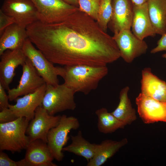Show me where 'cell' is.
I'll return each mask as SVG.
<instances>
[{"label": "cell", "mask_w": 166, "mask_h": 166, "mask_svg": "<svg viewBox=\"0 0 166 166\" xmlns=\"http://www.w3.org/2000/svg\"><path fill=\"white\" fill-rule=\"evenodd\" d=\"M26 29L30 40L53 64L102 66L121 57L113 37L79 9L61 21H38Z\"/></svg>", "instance_id": "6da1fadb"}, {"label": "cell", "mask_w": 166, "mask_h": 166, "mask_svg": "<svg viewBox=\"0 0 166 166\" xmlns=\"http://www.w3.org/2000/svg\"><path fill=\"white\" fill-rule=\"evenodd\" d=\"M62 77L64 84L75 93L85 95L97 87L100 81L108 73L107 66H93L84 65L65 66Z\"/></svg>", "instance_id": "7a4b0ae2"}, {"label": "cell", "mask_w": 166, "mask_h": 166, "mask_svg": "<svg viewBox=\"0 0 166 166\" xmlns=\"http://www.w3.org/2000/svg\"><path fill=\"white\" fill-rule=\"evenodd\" d=\"M30 121L25 117L12 122L0 123V150L12 153L26 149L30 141L26 135Z\"/></svg>", "instance_id": "3957f363"}, {"label": "cell", "mask_w": 166, "mask_h": 166, "mask_svg": "<svg viewBox=\"0 0 166 166\" xmlns=\"http://www.w3.org/2000/svg\"><path fill=\"white\" fill-rule=\"evenodd\" d=\"M75 93L64 84L56 85L46 84L42 105L51 115L66 110H73L76 108L74 98Z\"/></svg>", "instance_id": "277c9868"}, {"label": "cell", "mask_w": 166, "mask_h": 166, "mask_svg": "<svg viewBox=\"0 0 166 166\" xmlns=\"http://www.w3.org/2000/svg\"><path fill=\"white\" fill-rule=\"evenodd\" d=\"M22 49L47 85L59 84L58 76L62 77L63 76V67L55 66L40 50L35 48L28 38L25 41Z\"/></svg>", "instance_id": "5b68a950"}, {"label": "cell", "mask_w": 166, "mask_h": 166, "mask_svg": "<svg viewBox=\"0 0 166 166\" xmlns=\"http://www.w3.org/2000/svg\"><path fill=\"white\" fill-rule=\"evenodd\" d=\"M79 127L77 118L63 115L58 124L49 131L47 136V144L54 159L59 162L63 160L64 155L62 149L69 138V133L71 130H77Z\"/></svg>", "instance_id": "8992f818"}, {"label": "cell", "mask_w": 166, "mask_h": 166, "mask_svg": "<svg viewBox=\"0 0 166 166\" xmlns=\"http://www.w3.org/2000/svg\"><path fill=\"white\" fill-rule=\"evenodd\" d=\"M31 0L37 8L38 21L45 23L61 21L79 9L62 0Z\"/></svg>", "instance_id": "52a82bcc"}, {"label": "cell", "mask_w": 166, "mask_h": 166, "mask_svg": "<svg viewBox=\"0 0 166 166\" xmlns=\"http://www.w3.org/2000/svg\"><path fill=\"white\" fill-rule=\"evenodd\" d=\"M119 50L120 57L127 63L145 54L148 47L144 41L136 36L130 29H124L113 36Z\"/></svg>", "instance_id": "ba28073f"}, {"label": "cell", "mask_w": 166, "mask_h": 166, "mask_svg": "<svg viewBox=\"0 0 166 166\" xmlns=\"http://www.w3.org/2000/svg\"><path fill=\"white\" fill-rule=\"evenodd\" d=\"M1 10L15 23L26 28L38 21L37 8L31 0H5Z\"/></svg>", "instance_id": "9c48e42d"}, {"label": "cell", "mask_w": 166, "mask_h": 166, "mask_svg": "<svg viewBox=\"0 0 166 166\" xmlns=\"http://www.w3.org/2000/svg\"><path fill=\"white\" fill-rule=\"evenodd\" d=\"M61 116L49 114L42 105L38 106L35 111L34 117L29 124L26 134L30 142L41 139L47 143V136L49 131L58 124Z\"/></svg>", "instance_id": "30bf717a"}, {"label": "cell", "mask_w": 166, "mask_h": 166, "mask_svg": "<svg viewBox=\"0 0 166 166\" xmlns=\"http://www.w3.org/2000/svg\"><path fill=\"white\" fill-rule=\"evenodd\" d=\"M22 67V73L18 85L8 90L9 101H12L18 97L33 93L46 84L28 58Z\"/></svg>", "instance_id": "8fae6325"}, {"label": "cell", "mask_w": 166, "mask_h": 166, "mask_svg": "<svg viewBox=\"0 0 166 166\" xmlns=\"http://www.w3.org/2000/svg\"><path fill=\"white\" fill-rule=\"evenodd\" d=\"M137 111L145 124L158 121L166 123V102H162L141 92L136 99Z\"/></svg>", "instance_id": "7c38bea8"}, {"label": "cell", "mask_w": 166, "mask_h": 166, "mask_svg": "<svg viewBox=\"0 0 166 166\" xmlns=\"http://www.w3.org/2000/svg\"><path fill=\"white\" fill-rule=\"evenodd\" d=\"M0 56V83L8 91L15 75V69L22 66L27 57L22 49H8Z\"/></svg>", "instance_id": "4fadbf2b"}, {"label": "cell", "mask_w": 166, "mask_h": 166, "mask_svg": "<svg viewBox=\"0 0 166 166\" xmlns=\"http://www.w3.org/2000/svg\"><path fill=\"white\" fill-rule=\"evenodd\" d=\"M112 12L108 28L117 34L124 29H130L133 16L132 0H112Z\"/></svg>", "instance_id": "5bb4252c"}, {"label": "cell", "mask_w": 166, "mask_h": 166, "mask_svg": "<svg viewBox=\"0 0 166 166\" xmlns=\"http://www.w3.org/2000/svg\"><path fill=\"white\" fill-rule=\"evenodd\" d=\"M46 89L45 84L33 93L18 97L16 104L10 105L9 108L18 117H25L30 121L34 117L36 108L42 104Z\"/></svg>", "instance_id": "9a60e30c"}, {"label": "cell", "mask_w": 166, "mask_h": 166, "mask_svg": "<svg viewBox=\"0 0 166 166\" xmlns=\"http://www.w3.org/2000/svg\"><path fill=\"white\" fill-rule=\"evenodd\" d=\"M133 16L131 28L132 33L143 40L156 34L150 18L147 2L139 6L133 5Z\"/></svg>", "instance_id": "2e32d148"}, {"label": "cell", "mask_w": 166, "mask_h": 166, "mask_svg": "<svg viewBox=\"0 0 166 166\" xmlns=\"http://www.w3.org/2000/svg\"><path fill=\"white\" fill-rule=\"evenodd\" d=\"M25 159L31 166H56L47 143L41 139L30 142L26 149Z\"/></svg>", "instance_id": "e0dca14e"}, {"label": "cell", "mask_w": 166, "mask_h": 166, "mask_svg": "<svg viewBox=\"0 0 166 166\" xmlns=\"http://www.w3.org/2000/svg\"><path fill=\"white\" fill-rule=\"evenodd\" d=\"M141 93L155 99L166 102V82L152 72L150 68L142 71Z\"/></svg>", "instance_id": "ac0fdd59"}, {"label": "cell", "mask_w": 166, "mask_h": 166, "mask_svg": "<svg viewBox=\"0 0 166 166\" xmlns=\"http://www.w3.org/2000/svg\"><path fill=\"white\" fill-rule=\"evenodd\" d=\"M0 36V55L8 49H22L28 38L26 28L15 23L7 27Z\"/></svg>", "instance_id": "d6986e66"}, {"label": "cell", "mask_w": 166, "mask_h": 166, "mask_svg": "<svg viewBox=\"0 0 166 166\" xmlns=\"http://www.w3.org/2000/svg\"><path fill=\"white\" fill-rule=\"evenodd\" d=\"M128 143L127 138L117 141L106 140L98 144L93 157L87 164V166H101L113 156L121 148Z\"/></svg>", "instance_id": "ffe728a7"}, {"label": "cell", "mask_w": 166, "mask_h": 166, "mask_svg": "<svg viewBox=\"0 0 166 166\" xmlns=\"http://www.w3.org/2000/svg\"><path fill=\"white\" fill-rule=\"evenodd\" d=\"M148 11L156 34L166 33V0H148Z\"/></svg>", "instance_id": "44dd1931"}, {"label": "cell", "mask_w": 166, "mask_h": 166, "mask_svg": "<svg viewBox=\"0 0 166 166\" xmlns=\"http://www.w3.org/2000/svg\"><path fill=\"white\" fill-rule=\"evenodd\" d=\"M71 143L64 147L63 151L74 153L85 158L89 162L94 156L98 144H92L85 139L82 132L79 130L77 134L71 136Z\"/></svg>", "instance_id": "7402d4cb"}, {"label": "cell", "mask_w": 166, "mask_h": 166, "mask_svg": "<svg viewBox=\"0 0 166 166\" xmlns=\"http://www.w3.org/2000/svg\"><path fill=\"white\" fill-rule=\"evenodd\" d=\"M128 86L123 88L119 94V102L116 108L111 113L117 119L126 125L130 124L136 119V112L132 105L128 97Z\"/></svg>", "instance_id": "603a6c76"}, {"label": "cell", "mask_w": 166, "mask_h": 166, "mask_svg": "<svg viewBox=\"0 0 166 166\" xmlns=\"http://www.w3.org/2000/svg\"><path fill=\"white\" fill-rule=\"evenodd\" d=\"M95 114L98 117L97 128L99 131L104 134L113 132L126 125L117 119L105 108L96 110Z\"/></svg>", "instance_id": "cb8c5ba5"}, {"label": "cell", "mask_w": 166, "mask_h": 166, "mask_svg": "<svg viewBox=\"0 0 166 166\" xmlns=\"http://www.w3.org/2000/svg\"><path fill=\"white\" fill-rule=\"evenodd\" d=\"M112 12V0H101L96 22L100 27L106 32Z\"/></svg>", "instance_id": "d4e9b609"}, {"label": "cell", "mask_w": 166, "mask_h": 166, "mask_svg": "<svg viewBox=\"0 0 166 166\" xmlns=\"http://www.w3.org/2000/svg\"><path fill=\"white\" fill-rule=\"evenodd\" d=\"M101 0H78L79 9L97 21Z\"/></svg>", "instance_id": "484cf974"}, {"label": "cell", "mask_w": 166, "mask_h": 166, "mask_svg": "<svg viewBox=\"0 0 166 166\" xmlns=\"http://www.w3.org/2000/svg\"><path fill=\"white\" fill-rule=\"evenodd\" d=\"M2 151L0 152V166H31L25 158L18 161H14Z\"/></svg>", "instance_id": "4316f807"}, {"label": "cell", "mask_w": 166, "mask_h": 166, "mask_svg": "<svg viewBox=\"0 0 166 166\" xmlns=\"http://www.w3.org/2000/svg\"><path fill=\"white\" fill-rule=\"evenodd\" d=\"M0 112V123H4L13 121L18 118L9 108H5Z\"/></svg>", "instance_id": "83f0119b"}, {"label": "cell", "mask_w": 166, "mask_h": 166, "mask_svg": "<svg viewBox=\"0 0 166 166\" xmlns=\"http://www.w3.org/2000/svg\"><path fill=\"white\" fill-rule=\"evenodd\" d=\"M15 23L14 19L0 10V35L9 26Z\"/></svg>", "instance_id": "f1b7e54d"}, {"label": "cell", "mask_w": 166, "mask_h": 166, "mask_svg": "<svg viewBox=\"0 0 166 166\" xmlns=\"http://www.w3.org/2000/svg\"><path fill=\"white\" fill-rule=\"evenodd\" d=\"M158 41L156 46L151 51V53H155L159 52L166 51V33L163 34Z\"/></svg>", "instance_id": "f546056e"}, {"label": "cell", "mask_w": 166, "mask_h": 166, "mask_svg": "<svg viewBox=\"0 0 166 166\" xmlns=\"http://www.w3.org/2000/svg\"><path fill=\"white\" fill-rule=\"evenodd\" d=\"M5 89L0 83V109L1 110L5 108H8L10 104L8 95L6 94Z\"/></svg>", "instance_id": "4dcf8cb0"}, {"label": "cell", "mask_w": 166, "mask_h": 166, "mask_svg": "<svg viewBox=\"0 0 166 166\" xmlns=\"http://www.w3.org/2000/svg\"><path fill=\"white\" fill-rule=\"evenodd\" d=\"M65 2L71 5L79 8L78 0H62Z\"/></svg>", "instance_id": "1f68e13d"}, {"label": "cell", "mask_w": 166, "mask_h": 166, "mask_svg": "<svg viewBox=\"0 0 166 166\" xmlns=\"http://www.w3.org/2000/svg\"><path fill=\"white\" fill-rule=\"evenodd\" d=\"M148 0H132L134 5L139 6L147 2Z\"/></svg>", "instance_id": "d6a6232c"}, {"label": "cell", "mask_w": 166, "mask_h": 166, "mask_svg": "<svg viewBox=\"0 0 166 166\" xmlns=\"http://www.w3.org/2000/svg\"><path fill=\"white\" fill-rule=\"evenodd\" d=\"M162 57H163L165 58L166 59V53L163 54L162 55Z\"/></svg>", "instance_id": "836d02e7"}]
</instances>
